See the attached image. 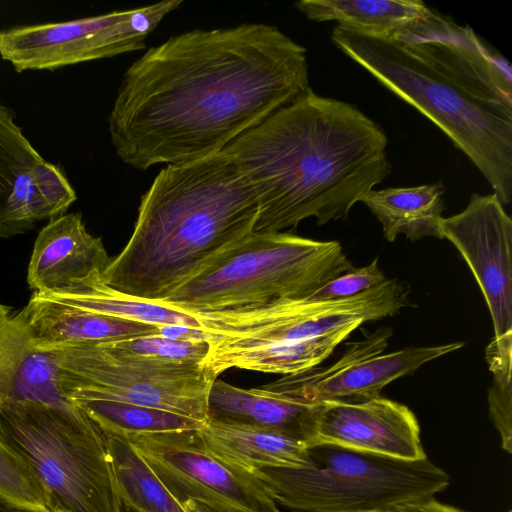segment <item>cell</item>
<instances>
[{
	"instance_id": "27",
	"label": "cell",
	"mask_w": 512,
	"mask_h": 512,
	"mask_svg": "<svg viewBox=\"0 0 512 512\" xmlns=\"http://www.w3.org/2000/svg\"><path fill=\"white\" fill-rule=\"evenodd\" d=\"M43 160L15 122V113L0 103V238L27 231L12 217L9 197L13 183L24 169Z\"/></svg>"
},
{
	"instance_id": "7",
	"label": "cell",
	"mask_w": 512,
	"mask_h": 512,
	"mask_svg": "<svg viewBox=\"0 0 512 512\" xmlns=\"http://www.w3.org/2000/svg\"><path fill=\"white\" fill-rule=\"evenodd\" d=\"M306 468H266L251 473L275 501L301 512H389L434 496L449 476L428 458L402 460L336 444L307 447Z\"/></svg>"
},
{
	"instance_id": "10",
	"label": "cell",
	"mask_w": 512,
	"mask_h": 512,
	"mask_svg": "<svg viewBox=\"0 0 512 512\" xmlns=\"http://www.w3.org/2000/svg\"><path fill=\"white\" fill-rule=\"evenodd\" d=\"M182 0L63 22L0 30V57L16 72L50 70L145 47L148 35Z\"/></svg>"
},
{
	"instance_id": "34",
	"label": "cell",
	"mask_w": 512,
	"mask_h": 512,
	"mask_svg": "<svg viewBox=\"0 0 512 512\" xmlns=\"http://www.w3.org/2000/svg\"><path fill=\"white\" fill-rule=\"evenodd\" d=\"M0 512H49L44 509H38L19 504L0 494Z\"/></svg>"
},
{
	"instance_id": "26",
	"label": "cell",
	"mask_w": 512,
	"mask_h": 512,
	"mask_svg": "<svg viewBox=\"0 0 512 512\" xmlns=\"http://www.w3.org/2000/svg\"><path fill=\"white\" fill-rule=\"evenodd\" d=\"M104 431L121 436L200 430L204 422L175 412L103 399L71 401Z\"/></svg>"
},
{
	"instance_id": "21",
	"label": "cell",
	"mask_w": 512,
	"mask_h": 512,
	"mask_svg": "<svg viewBox=\"0 0 512 512\" xmlns=\"http://www.w3.org/2000/svg\"><path fill=\"white\" fill-rule=\"evenodd\" d=\"M295 7L310 20H333L343 29L377 39H391L431 12L421 0H303Z\"/></svg>"
},
{
	"instance_id": "2",
	"label": "cell",
	"mask_w": 512,
	"mask_h": 512,
	"mask_svg": "<svg viewBox=\"0 0 512 512\" xmlns=\"http://www.w3.org/2000/svg\"><path fill=\"white\" fill-rule=\"evenodd\" d=\"M388 139L356 107L309 89L223 151L253 189V233L281 232L314 217L345 220L392 171Z\"/></svg>"
},
{
	"instance_id": "4",
	"label": "cell",
	"mask_w": 512,
	"mask_h": 512,
	"mask_svg": "<svg viewBox=\"0 0 512 512\" xmlns=\"http://www.w3.org/2000/svg\"><path fill=\"white\" fill-rule=\"evenodd\" d=\"M257 214L253 189L223 151L169 164L142 195L133 233L102 280L158 303L253 233Z\"/></svg>"
},
{
	"instance_id": "29",
	"label": "cell",
	"mask_w": 512,
	"mask_h": 512,
	"mask_svg": "<svg viewBox=\"0 0 512 512\" xmlns=\"http://www.w3.org/2000/svg\"><path fill=\"white\" fill-rule=\"evenodd\" d=\"M0 494L19 504L49 511L45 489L37 476L1 441Z\"/></svg>"
},
{
	"instance_id": "14",
	"label": "cell",
	"mask_w": 512,
	"mask_h": 512,
	"mask_svg": "<svg viewBox=\"0 0 512 512\" xmlns=\"http://www.w3.org/2000/svg\"><path fill=\"white\" fill-rule=\"evenodd\" d=\"M317 442L416 461L427 458L414 413L382 396L358 401L320 403Z\"/></svg>"
},
{
	"instance_id": "11",
	"label": "cell",
	"mask_w": 512,
	"mask_h": 512,
	"mask_svg": "<svg viewBox=\"0 0 512 512\" xmlns=\"http://www.w3.org/2000/svg\"><path fill=\"white\" fill-rule=\"evenodd\" d=\"M125 437L187 512H281L255 475L212 454L199 430Z\"/></svg>"
},
{
	"instance_id": "20",
	"label": "cell",
	"mask_w": 512,
	"mask_h": 512,
	"mask_svg": "<svg viewBox=\"0 0 512 512\" xmlns=\"http://www.w3.org/2000/svg\"><path fill=\"white\" fill-rule=\"evenodd\" d=\"M360 324H351L324 335L283 344L254 347H216L203 365L218 378L227 369L238 368L263 373L291 375L317 367Z\"/></svg>"
},
{
	"instance_id": "18",
	"label": "cell",
	"mask_w": 512,
	"mask_h": 512,
	"mask_svg": "<svg viewBox=\"0 0 512 512\" xmlns=\"http://www.w3.org/2000/svg\"><path fill=\"white\" fill-rule=\"evenodd\" d=\"M19 401L78 408L60 389L53 354L37 349L17 310L0 303V407Z\"/></svg>"
},
{
	"instance_id": "15",
	"label": "cell",
	"mask_w": 512,
	"mask_h": 512,
	"mask_svg": "<svg viewBox=\"0 0 512 512\" xmlns=\"http://www.w3.org/2000/svg\"><path fill=\"white\" fill-rule=\"evenodd\" d=\"M110 262L100 237L86 229L80 212L54 217L39 231L27 270L33 292H56L103 274Z\"/></svg>"
},
{
	"instance_id": "13",
	"label": "cell",
	"mask_w": 512,
	"mask_h": 512,
	"mask_svg": "<svg viewBox=\"0 0 512 512\" xmlns=\"http://www.w3.org/2000/svg\"><path fill=\"white\" fill-rule=\"evenodd\" d=\"M391 334V330L382 327L364 339L350 343L333 365L284 375L269 385L283 394L310 404L369 400L380 397L382 389L390 382L412 374L423 364L464 345L456 342L430 347H408L381 354Z\"/></svg>"
},
{
	"instance_id": "17",
	"label": "cell",
	"mask_w": 512,
	"mask_h": 512,
	"mask_svg": "<svg viewBox=\"0 0 512 512\" xmlns=\"http://www.w3.org/2000/svg\"><path fill=\"white\" fill-rule=\"evenodd\" d=\"M319 409L320 403L299 401L269 384L243 389L215 379L207 419L270 430L311 445L316 440Z\"/></svg>"
},
{
	"instance_id": "33",
	"label": "cell",
	"mask_w": 512,
	"mask_h": 512,
	"mask_svg": "<svg viewBox=\"0 0 512 512\" xmlns=\"http://www.w3.org/2000/svg\"><path fill=\"white\" fill-rule=\"evenodd\" d=\"M159 334L178 340H208V336L203 330L183 325L160 326Z\"/></svg>"
},
{
	"instance_id": "16",
	"label": "cell",
	"mask_w": 512,
	"mask_h": 512,
	"mask_svg": "<svg viewBox=\"0 0 512 512\" xmlns=\"http://www.w3.org/2000/svg\"><path fill=\"white\" fill-rule=\"evenodd\" d=\"M17 312L32 344L46 352L158 334L160 327L86 311L39 292Z\"/></svg>"
},
{
	"instance_id": "22",
	"label": "cell",
	"mask_w": 512,
	"mask_h": 512,
	"mask_svg": "<svg viewBox=\"0 0 512 512\" xmlns=\"http://www.w3.org/2000/svg\"><path fill=\"white\" fill-rule=\"evenodd\" d=\"M445 187L441 182L406 188L371 190L363 202L382 225L385 239L394 242L399 234L411 241L441 237Z\"/></svg>"
},
{
	"instance_id": "12",
	"label": "cell",
	"mask_w": 512,
	"mask_h": 512,
	"mask_svg": "<svg viewBox=\"0 0 512 512\" xmlns=\"http://www.w3.org/2000/svg\"><path fill=\"white\" fill-rule=\"evenodd\" d=\"M449 240L473 273L487 303L494 338L486 354L512 360V220L496 194H473L460 213L442 218Z\"/></svg>"
},
{
	"instance_id": "32",
	"label": "cell",
	"mask_w": 512,
	"mask_h": 512,
	"mask_svg": "<svg viewBox=\"0 0 512 512\" xmlns=\"http://www.w3.org/2000/svg\"><path fill=\"white\" fill-rule=\"evenodd\" d=\"M389 512H464L436 500L433 496L420 498L395 506Z\"/></svg>"
},
{
	"instance_id": "19",
	"label": "cell",
	"mask_w": 512,
	"mask_h": 512,
	"mask_svg": "<svg viewBox=\"0 0 512 512\" xmlns=\"http://www.w3.org/2000/svg\"><path fill=\"white\" fill-rule=\"evenodd\" d=\"M199 433L212 454L248 472L308 466V445L274 431L206 419Z\"/></svg>"
},
{
	"instance_id": "24",
	"label": "cell",
	"mask_w": 512,
	"mask_h": 512,
	"mask_svg": "<svg viewBox=\"0 0 512 512\" xmlns=\"http://www.w3.org/2000/svg\"><path fill=\"white\" fill-rule=\"evenodd\" d=\"M76 199L63 169L43 159L18 174L9 209L13 219L29 231L38 221L65 214Z\"/></svg>"
},
{
	"instance_id": "1",
	"label": "cell",
	"mask_w": 512,
	"mask_h": 512,
	"mask_svg": "<svg viewBox=\"0 0 512 512\" xmlns=\"http://www.w3.org/2000/svg\"><path fill=\"white\" fill-rule=\"evenodd\" d=\"M309 89L306 49L274 25L190 30L126 70L108 117L111 143L139 170L194 161Z\"/></svg>"
},
{
	"instance_id": "28",
	"label": "cell",
	"mask_w": 512,
	"mask_h": 512,
	"mask_svg": "<svg viewBox=\"0 0 512 512\" xmlns=\"http://www.w3.org/2000/svg\"><path fill=\"white\" fill-rule=\"evenodd\" d=\"M118 349L150 360L203 364L210 351L208 340H178L161 334L113 341Z\"/></svg>"
},
{
	"instance_id": "5",
	"label": "cell",
	"mask_w": 512,
	"mask_h": 512,
	"mask_svg": "<svg viewBox=\"0 0 512 512\" xmlns=\"http://www.w3.org/2000/svg\"><path fill=\"white\" fill-rule=\"evenodd\" d=\"M352 267L338 241L251 233L158 303L190 314L263 307L310 297Z\"/></svg>"
},
{
	"instance_id": "9",
	"label": "cell",
	"mask_w": 512,
	"mask_h": 512,
	"mask_svg": "<svg viewBox=\"0 0 512 512\" xmlns=\"http://www.w3.org/2000/svg\"><path fill=\"white\" fill-rule=\"evenodd\" d=\"M406 286L394 279L335 300L302 298L263 307L194 314L210 346L254 347L312 339L343 326L397 314L408 305Z\"/></svg>"
},
{
	"instance_id": "25",
	"label": "cell",
	"mask_w": 512,
	"mask_h": 512,
	"mask_svg": "<svg viewBox=\"0 0 512 512\" xmlns=\"http://www.w3.org/2000/svg\"><path fill=\"white\" fill-rule=\"evenodd\" d=\"M104 434L123 504L136 512H187L166 489L127 437L108 432Z\"/></svg>"
},
{
	"instance_id": "8",
	"label": "cell",
	"mask_w": 512,
	"mask_h": 512,
	"mask_svg": "<svg viewBox=\"0 0 512 512\" xmlns=\"http://www.w3.org/2000/svg\"><path fill=\"white\" fill-rule=\"evenodd\" d=\"M59 386L71 402L103 399L155 407L201 422L207 419L215 378L203 364L150 360L126 353L112 342L50 351Z\"/></svg>"
},
{
	"instance_id": "31",
	"label": "cell",
	"mask_w": 512,
	"mask_h": 512,
	"mask_svg": "<svg viewBox=\"0 0 512 512\" xmlns=\"http://www.w3.org/2000/svg\"><path fill=\"white\" fill-rule=\"evenodd\" d=\"M488 392L489 415L501 438V447L512 453V385L511 373H493Z\"/></svg>"
},
{
	"instance_id": "30",
	"label": "cell",
	"mask_w": 512,
	"mask_h": 512,
	"mask_svg": "<svg viewBox=\"0 0 512 512\" xmlns=\"http://www.w3.org/2000/svg\"><path fill=\"white\" fill-rule=\"evenodd\" d=\"M386 280L384 273L379 268L378 259L375 258L369 265L360 268L352 267L331 279L309 298L317 300L348 298L374 288Z\"/></svg>"
},
{
	"instance_id": "3",
	"label": "cell",
	"mask_w": 512,
	"mask_h": 512,
	"mask_svg": "<svg viewBox=\"0 0 512 512\" xmlns=\"http://www.w3.org/2000/svg\"><path fill=\"white\" fill-rule=\"evenodd\" d=\"M331 39L461 150L501 203L512 198V85L473 30L431 10L391 39L339 26Z\"/></svg>"
},
{
	"instance_id": "23",
	"label": "cell",
	"mask_w": 512,
	"mask_h": 512,
	"mask_svg": "<svg viewBox=\"0 0 512 512\" xmlns=\"http://www.w3.org/2000/svg\"><path fill=\"white\" fill-rule=\"evenodd\" d=\"M102 274L56 292H39L50 298L120 319L156 326L183 325L201 329L194 315L176 308L124 295L109 287Z\"/></svg>"
},
{
	"instance_id": "35",
	"label": "cell",
	"mask_w": 512,
	"mask_h": 512,
	"mask_svg": "<svg viewBox=\"0 0 512 512\" xmlns=\"http://www.w3.org/2000/svg\"><path fill=\"white\" fill-rule=\"evenodd\" d=\"M121 512H136V511H134L133 509H131L130 507H128L122 503Z\"/></svg>"
},
{
	"instance_id": "6",
	"label": "cell",
	"mask_w": 512,
	"mask_h": 512,
	"mask_svg": "<svg viewBox=\"0 0 512 512\" xmlns=\"http://www.w3.org/2000/svg\"><path fill=\"white\" fill-rule=\"evenodd\" d=\"M0 441L37 476L49 512H121L105 434L79 407L8 403L0 407Z\"/></svg>"
}]
</instances>
